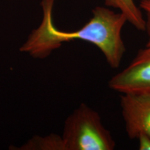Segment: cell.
<instances>
[{
    "label": "cell",
    "instance_id": "1",
    "mask_svg": "<svg viewBox=\"0 0 150 150\" xmlns=\"http://www.w3.org/2000/svg\"><path fill=\"white\" fill-rule=\"evenodd\" d=\"M55 0H42L43 17L38 27L33 30L20 50L34 59H45L63 42L81 40L91 43L102 52L110 67H120L126 47L122 31L126 16L103 6L93 9V17L83 27L74 31H63L54 26L52 11Z\"/></svg>",
    "mask_w": 150,
    "mask_h": 150
},
{
    "label": "cell",
    "instance_id": "2",
    "mask_svg": "<svg viewBox=\"0 0 150 150\" xmlns=\"http://www.w3.org/2000/svg\"><path fill=\"white\" fill-rule=\"evenodd\" d=\"M62 139L65 150H112L115 141L96 110L81 104L65 120Z\"/></svg>",
    "mask_w": 150,
    "mask_h": 150
},
{
    "label": "cell",
    "instance_id": "3",
    "mask_svg": "<svg viewBox=\"0 0 150 150\" xmlns=\"http://www.w3.org/2000/svg\"><path fill=\"white\" fill-rule=\"evenodd\" d=\"M108 87L122 94L150 93V48L140 50L126 68L110 79Z\"/></svg>",
    "mask_w": 150,
    "mask_h": 150
},
{
    "label": "cell",
    "instance_id": "4",
    "mask_svg": "<svg viewBox=\"0 0 150 150\" xmlns=\"http://www.w3.org/2000/svg\"><path fill=\"white\" fill-rule=\"evenodd\" d=\"M122 116L131 139L150 136V93H124L120 97Z\"/></svg>",
    "mask_w": 150,
    "mask_h": 150
},
{
    "label": "cell",
    "instance_id": "5",
    "mask_svg": "<svg viewBox=\"0 0 150 150\" xmlns=\"http://www.w3.org/2000/svg\"><path fill=\"white\" fill-rule=\"evenodd\" d=\"M105 5L117 8L126 16L127 22L138 31H146V20L134 0H104Z\"/></svg>",
    "mask_w": 150,
    "mask_h": 150
},
{
    "label": "cell",
    "instance_id": "6",
    "mask_svg": "<svg viewBox=\"0 0 150 150\" xmlns=\"http://www.w3.org/2000/svg\"><path fill=\"white\" fill-rule=\"evenodd\" d=\"M20 149L65 150V147L62 136L51 134L45 137H33L22 145Z\"/></svg>",
    "mask_w": 150,
    "mask_h": 150
},
{
    "label": "cell",
    "instance_id": "7",
    "mask_svg": "<svg viewBox=\"0 0 150 150\" xmlns=\"http://www.w3.org/2000/svg\"><path fill=\"white\" fill-rule=\"evenodd\" d=\"M139 140L138 149L140 150H150V136L142 134L138 138Z\"/></svg>",
    "mask_w": 150,
    "mask_h": 150
},
{
    "label": "cell",
    "instance_id": "8",
    "mask_svg": "<svg viewBox=\"0 0 150 150\" xmlns=\"http://www.w3.org/2000/svg\"><path fill=\"white\" fill-rule=\"evenodd\" d=\"M147 14V20H146V31H147V34H148V39L147 45V47L150 48V14L149 13H146Z\"/></svg>",
    "mask_w": 150,
    "mask_h": 150
},
{
    "label": "cell",
    "instance_id": "9",
    "mask_svg": "<svg viewBox=\"0 0 150 150\" xmlns=\"http://www.w3.org/2000/svg\"><path fill=\"white\" fill-rule=\"evenodd\" d=\"M140 7L145 11L146 13H149L150 14V3L140 2Z\"/></svg>",
    "mask_w": 150,
    "mask_h": 150
},
{
    "label": "cell",
    "instance_id": "10",
    "mask_svg": "<svg viewBox=\"0 0 150 150\" xmlns=\"http://www.w3.org/2000/svg\"><path fill=\"white\" fill-rule=\"evenodd\" d=\"M140 2H142V3H150V0H140Z\"/></svg>",
    "mask_w": 150,
    "mask_h": 150
}]
</instances>
